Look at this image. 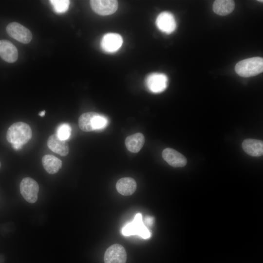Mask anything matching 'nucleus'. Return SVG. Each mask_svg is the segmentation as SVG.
Returning a JSON list of instances; mask_svg holds the SVG:
<instances>
[{"mask_svg": "<svg viewBox=\"0 0 263 263\" xmlns=\"http://www.w3.org/2000/svg\"><path fill=\"white\" fill-rule=\"evenodd\" d=\"M32 136V131L30 126L26 123L18 122L13 123L9 127L6 137L13 148L19 150L30 140Z\"/></svg>", "mask_w": 263, "mask_h": 263, "instance_id": "obj_1", "label": "nucleus"}, {"mask_svg": "<svg viewBox=\"0 0 263 263\" xmlns=\"http://www.w3.org/2000/svg\"><path fill=\"white\" fill-rule=\"evenodd\" d=\"M235 70L244 77L257 75L263 71V58L256 56L241 60L236 64Z\"/></svg>", "mask_w": 263, "mask_h": 263, "instance_id": "obj_2", "label": "nucleus"}, {"mask_svg": "<svg viewBox=\"0 0 263 263\" xmlns=\"http://www.w3.org/2000/svg\"><path fill=\"white\" fill-rule=\"evenodd\" d=\"M123 235L129 236L137 235L144 239L150 237L151 233L142 220L141 213L136 214L131 222L127 224L122 229Z\"/></svg>", "mask_w": 263, "mask_h": 263, "instance_id": "obj_3", "label": "nucleus"}, {"mask_svg": "<svg viewBox=\"0 0 263 263\" xmlns=\"http://www.w3.org/2000/svg\"><path fill=\"white\" fill-rule=\"evenodd\" d=\"M19 189L21 195L26 201L31 204L37 202L39 186L34 179L30 177L24 178L20 183Z\"/></svg>", "mask_w": 263, "mask_h": 263, "instance_id": "obj_4", "label": "nucleus"}, {"mask_svg": "<svg viewBox=\"0 0 263 263\" xmlns=\"http://www.w3.org/2000/svg\"><path fill=\"white\" fill-rule=\"evenodd\" d=\"M6 30L9 36L22 43H28L32 40V35L31 31L18 22H13L9 23L7 26Z\"/></svg>", "mask_w": 263, "mask_h": 263, "instance_id": "obj_5", "label": "nucleus"}, {"mask_svg": "<svg viewBox=\"0 0 263 263\" xmlns=\"http://www.w3.org/2000/svg\"><path fill=\"white\" fill-rule=\"evenodd\" d=\"M146 85L148 89L153 93L163 92L168 86L167 76L162 73H154L150 74L146 79Z\"/></svg>", "mask_w": 263, "mask_h": 263, "instance_id": "obj_6", "label": "nucleus"}, {"mask_svg": "<svg viewBox=\"0 0 263 263\" xmlns=\"http://www.w3.org/2000/svg\"><path fill=\"white\" fill-rule=\"evenodd\" d=\"M104 260L105 263H126L127 253L124 247L119 244L112 245L106 250Z\"/></svg>", "mask_w": 263, "mask_h": 263, "instance_id": "obj_7", "label": "nucleus"}, {"mask_svg": "<svg viewBox=\"0 0 263 263\" xmlns=\"http://www.w3.org/2000/svg\"><path fill=\"white\" fill-rule=\"evenodd\" d=\"M155 23L159 30L169 34L174 31L176 22L173 15L169 12H163L157 16Z\"/></svg>", "mask_w": 263, "mask_h": 263, "instance_id": "obj_8", "label": "nucleus"}, {"mask_svg": "<svg viewBox=\"0 0 263 263\" xmlns=\"http://www.w3.org/2000/svg\"><path fill=\"white\" fill-rule=\"evenodd\" d=\"M123 43L122 37L116 33H110L104 35L101 40V47L107 53H114L119 49Z\"/></svg>", "mask_w": 263, "mask_h": 263, "instance_id": "obj_9", "label": "nucleus"}, {"mask_svg": "<svg viewBox=\"0 0 263 263\" xmlns=\"http://www.w3.org/2000/svg\"><path fill=\"white\" fill-rule=\"evenodd\" d=\"M90 4L95 13L102 16L112 14L118 8L116 0H93L90 1Z\"/></svg>", "mask_w": 263, "mask_h": 263, "instance_id": "obj_10", "label": "nucleus"}, {"mask_svg": "<svg viewBox=\"0 0 263 263\" xmlns=\"http://www.w3.org/2000/svg\"><path fill=\"white\" fill-rule=\"evenodd\" d=\"M163 158L174 168L183 167L187 163L186 158L181 153L171 148H166L162 151Z\"/></svg>", "mask_w": 263, "mask_h": 263, "instance_id": "obj_11", "label": "nucleus"}, {"mask_svg": "<svg viewBox=\"0 0 263 263\" xmlns=\"http://www.w3.org/2000/svg\"><path fill=\"white\" fill-rule=\"evenodd\" d=\"M0 56L6 62L13 63L18 58L17 48L7 40H0Z\"/></svg>", "mask_w": 263, "mask_h": 263, "instance_id": "obj_12", "label": "nucleus"}, {"mask_svg": "<svg viewBox=\"0 0 263 263\" xmlns=\"http://www.w3.org/2000/svg\"><path fill=\"white\" fill-rule=\"evenodd\" d=\"M47 144L52 151L62 156H65L69 153V148L67 142L59 139L56 134L50 136Z\"/></svg>", "mask_w": 263, "mask_h": 263, "instance_id": "obj_13", "label": "nucleus"}, {"mask_svg": "<svg viewBox=\"0 0 263 263\" xmlns=\"http://www.w3.org/2000/svg\"><path fill=\"white\" fill-rule=\"evenodd\" d=\"M242 148L249 155L260 156L263 153V142L258 139H246L242 143Z\"/></svg>", "mask_w": 263, "mask_h": 263, "instance_id": "obj_14", "label": "nucleus"}, {"mask_svg": "<svg viewBox=\"0 0 263 263\" xmlns=\"http://www.w3.org/2000/svg\"><path fill=\"white\" fill-rule=\"evenodd\" d=\"M137 185L134 179L131 177H124L118 180L116 184L117 191L124 196L132 194L135 191Z\"/></svg>", "mask_w": 263, "mask_h": 263, "instance_id": "obj_15", "label": "nucleus"}, {"mask_svg": "<svg viewBox=\"0 0 263 263\" xmlns=\"http://www.w3.org/2000/svg\"><path fill=\"white\" fill-rule=\"evenodd\" d=\"M145 143L144 135L140 132L128 136L125 141L127 149L131 152H138L143 147Z\"/></svg>", "mask_w": 263, "mask_h": 263, "instance_id": "obj_16", "label": "nucleus"}, {"mask_svg": "<svg viewBox=\"0 0 263 263\" xmlns=\"http://www.w3.org/2000/svg\"><path fill=\"white\" fill-rule=\"evenodd\" d=\"M42 164L45 170L51 174L57 173L62 166L61 160L51 154H46L43 156Z\"/></svg>", "mask_w": 263, "mask_h": 263, "instance_id": "obj_17", "label": "nucleus"}, {"mask_svg": "<svg viewBox=\"0 0 263 263\" xmlns=\"http://www.w3.org/2000/svg\"><path fill=\"white\" fill-rule=\"evenodd\" d=\"M213 11L217 15L226 16L234 9L235 2L231 0H217L213 4Z\"/></svg>", "mask_w": 263, "mask_h": 263, "instance_id": "obj_18", "label": "nucleus"}, {"mask_svg": "<svg viewBox=\"0 0 263 263\" xmlns=\"http://www.w3.org/2000/svg\"><path fill=\"white\" fill-rule=\"evenodd\" d=\"M95 112H87L82 114L78 119V125L80 129L84 132L93 131L92 123L93 118L95 115Z\"/></svg>", "mask_w": 263, "mask_h": 263, "instance_id": "obj_19", "label": "nucleus"}, {"mask_svg": "<svg viewBox=\"0 0 263 263\" xmlns=\"http://www.w3.org/2000/svg\"><path fill=\"white\" fill-rule=\"evenodd\" d=\"M108 124V120L105 116L96 113L93 120V131H99L104 129Z\"/></svg>", "mask_w": 263, "mask_h": 263, "instance_id": "obj_20", "label": "nucleus"}, {"mask_svg": "<svg viewBox=\"0 0 263 263\" xmlns=\"http://www.w3.org/2000/svg\"><path fill=\"white\" fill-rule=\"evenodd\" d=\"M71 128L68 124L63 123L60 124L56 129V135L62 140H67L70 136Z\"/></svg>", "mask_w": 263, "mask_h": 263, "instance_id": "obj_21", "label": "nucleus"}, {"mask_svg": "<svg viewBox=\"0 0 263 263\" xmlns=\"http://www.w3.org/2000/svg\"><path fill=\"white\" fill-rule=\"evenodd\" d=\"M53 6L54 11L58 14L63 13L67 11L70 4L68 0H52L50 1Z\"/></svg>", "mask_w": 263, "mask_h": 263, "instance_id": "obj_22", "label": "nucleus"}, {"mask_svg": "<svg viewBox=\"0 0 263 263\" xmlns=\"http://www.w3.org/2000/svg\"><path fill=\"white\" fill-rule=\"evenodd\" d=\"M154 222V218L151 216H147L145 218V223L148 225H151Z\"/></svg>", "mask_w": 263, "mask_h": 263, "instance_id": "obj_23", "label": "nucleus"}, {"mask_svg": "<svg viewBox=\"0 0 263 263\" xmlns=\"http://www.w3.org/2000/svg\"><path fill=\"white\" fill-rule=\"evenodd\" d=\"M45 114V111L43 110L42 111H41L39 113L38 115L40 116L41 117H43L44 116Z\"/></svg>", "mask_w": 263, "mask_h": 263, "instance_id": "obj_24", "label": "nucleus"}, {"mask_svg": "<svg viewBox=\"0 0 263 263\" xmlns=\"http://www.w3.org/2000/svg\"><path fill=\"white\" fill-rule=\"evenodd\" d=\"M0 167H1V163L0 162Z\"/></svg>", "mask_w": 263, "mask_h": 263, "instance_id": "obj_25", "label": "nucleus"}]
</instances>
